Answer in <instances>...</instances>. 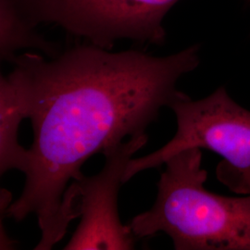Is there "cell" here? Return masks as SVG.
<instances>
[{"label":"cell","mask_w":250,"mask_h":250,"mask_svg":"<svg viewBox=\"0 0 250 250\" xmlns=\"http://www.w3.org/2000/svg\"><path fill=\"white\" fill-rule=\"evenodd\" d=\"M201 163L197 147L164 163L154 205L129 224L135 238L163 232L176 250H250V194L224 197L207 191Z\"/></svg>","instance_id":"7a4b0ae2"},{"label":"cell","mask_w":250,"mask_h":250,"mask_svg":"<svg viewBox=\"0 0 250 250\" xmlns=\"http://www.w3.org/2000/svg\"><path fill=\"white\" fill-rule=\"evenodd\" d=\"M3 218L4 217L0 215V250H14L16 249V242L6 231L3 224Z\"/></svg>","instance_id":"ba28073f"},{"label":"cell","mask_w":250,"mask_h":250,"mask_svg":"<svg viewBox=\"0 0 250 250\" xmlns=\"http://www.w3.org/2000/svg\"><path fill=\"white\" fill-rule=\"evenodd\" d=\"M177 120L174 136L160 149L129 161L124 184L143 170L164 164L189 148L207 149L223 158L218 180L239 195L250 194V111L222 86L205 99H181L170 106Z\"/></svg>","instance_id":"3957f363"},{"label":"cell","mask_w":250,"mask_h":250,"mask_svg":"<svg viewBox=\"0 0 250 250\" xmlns=\"http://www.w3.org/2000/svg\"><path fill=\"white\" fill-rule=\"evenodd\" d=\"M36 51L47 57L60 52L25 17L16 0H0V62H12L19 54Z\"/></svg>","instance_id":"52a82bcc"},{"label":"cell","mask_w":250,"mask_h":250,"mask_svg":"<svg viewBox=\"0 0 250 250\" xmlns=\"http://www.w3.org/2000/svg\"><path fill=\"white\" fill-rule=\"evenodd\" d=\"M25 120L17 91L10 80L0 71V215L6 212L13 196L1 185L4 175L10 170L23 171L28 149L19 142V130Z\"/></svg>","instance_id":"8992f818"},{"label":"cell","mask_w":250,"mask_h":250,"mask_svg":"<svg viewBox=\"0 0 250 250\" xmlns=\"http://www.w3.org/2000/svg\"><path fill=\"white\" fill-rule=\"evenodd\" d=\"M199 62L198 45L166 57L111 52L88 43L53 57L19 54L9 77L34 137L23 189L6 217H36L41 237L35 250H51L75 219L65 195L83 175L85 161L145 134L161 108L188 98L177 83Z\"/></svg>","instance_id":"6da1fadb"},{"label":"cell","mask_w":250,"mask_h":250,"mask_svg":"<svg viewBox=\"0 0 250 250\" xmlns=\"http://www.w3.org/2000/svg\"><path fill=\"white\" fill-rule=\"evenodd\" d=\"M146 142L145 133L117 144L103 153L98 174L72 182L65 203L73 202L81 222L63 250H134L135 237L119 216L118 194L129 161Z\"/></svg>","instance_id":"5b68a950"},{"label":"cell","mask_w":250,"mask_h":250,"mask_svg":"<svg viewBox=\"0 0 250 250\" xmlns=\"http://www.w3.org/2000/svg\"><path fill=\"white\" fill-rule=\"evenodd\" d=\"M35 26L51 24L88 44L110 49L130 39L161 45L167 13L179 0H16Z\"/></svg>","instance_id":"277c9868"}]
</instances>
